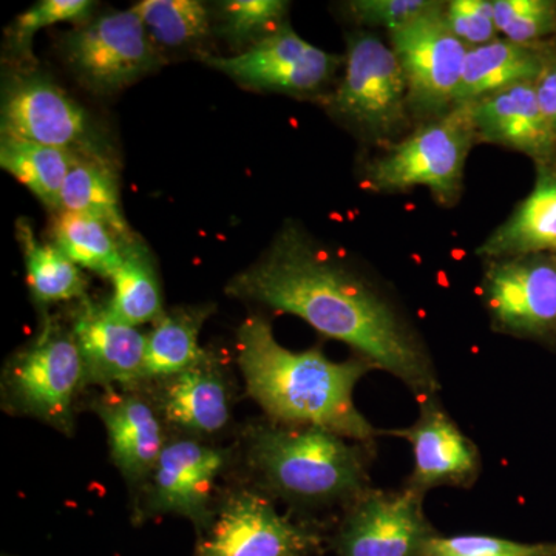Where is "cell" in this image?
Returning <instances> with one entry per match:
<instances>
[{
    "label": "cell",
    "mask_w": 556,
    "mask_h": 556,
    "mask_svg": "<svg viewBox=\"0 0 556 556\" xmlns=\"http://www.w3.org/2000/svg\"><path fill=\"white\" fill-rule=\"evenodd\" d=\"M226 294L302 318L417 396L439 390L426 343L396 303L295 223L278 230L266 254L237 274Z\"/></svg>",
    "instance_id": "1"
},
{
    "label": "cell",
    "mask_w": 556,
    "mask_h": 556,
    "mask_svg": "<svg viewBox=\"0 0 556 556\" xmlns=\"http://www.w3.org/2000/svg\"><path fill=\"white\" fill-rule=\"evenodd\" d=\"M237 361L249 396L280 426L316 427L350 441L379 437L354 404L358 380L375 369L362 357L332 362L320 350L281 346L266 318L241 324Z\"/></svg>",
    "instance_id": "2"
},
{
    "label": "cell",
    "mask_w": 556,
    "mask_h": 556,
    "mask_svg": "<svg viewBox=\"0 0 556 556\" xmlns=\"http://www.w3.org/2000/svg\"><path fill=\"white\" fill-rule=\"evenodd\" d=\"M249 459L278 495L300 503H331L364 495V448L316 427H258Z\"/></svg>",
    "instance_id": "3"
},
{
    "label": "cell",
    "mask_w": 556,
    "mask_h": 556,
    "mask_svg": "<svg viewBox=\"0 0 556 556\" xmlns=\"http://www.w3.org/2000/svg\"><path fill=\"white\" fill-rule=\"evenodd\" d=\"M477 142L471 105H455L383 146L362 167V181L378 193L427 188L441 206H455L463 195L468 155Z\"/></svg>",
    "instance_id": "4"
},
{
    "label": "cell",
    "mask_w": 556,
    "mask_h": 556,
    "mask_svg": "<svg viewBox=\"0 0 556 556\" xmlns=\"http://www.w3.org/2000/svg\"><path fill=\"white\" fill-rule=\"evenodd\" d=\"M324 102L332 115L382 148L404 138L415 124L401 64L375 33L348 36L342 79Z\"/></svg>",
    "instance_id": "5"
},
{
    "label": "cell",
    "mask_w": 556,
    "mask_h": 556,
    "mask_svg": "<svg viewBox=\"0 0 556 556\" xmlns=\"http://www.w3.org/2000/svg\"><path fill=\"white\" fill-rule=\"evenodd\" d=\"M2 382L7 402L16 412L72 433L73 402L86 382L72 329L47 318L38 338L11 358Z\"/></svg>",
    "instance_id": "6"
},
{
    "label": "cell",
    "mask_w": 556,
    "mask_h": 556,
    "mask_svg": "<svg viewBox=\"0 0 556 556\" xmlns=\"http://www.w3.org/2000/svg\"><path fill=\"white\" fill-rule=\"evenodd\" d=\"M444 2L390 33L405 80L415 126L437 119L455 108L467 47L450 30Z\"/></svg>",
    "instance_id": "7"
},
{
    "label": "cell",
    "mask_w": 556,
    "mask_h": 556,
    "mask_svg": "<svg viewBox=\"0 0 556 556\" xmlns=\"http://www.w3.org/2000/svg\"><path fill=\"white\" fill-rule=\"evenodd\" d=\"M64 54L79 83L98 94L116 93L159 65V51L134 9L112 11L68 33Z\"/></svg>",
    "instance_id": "8"
},
{
    "label": "cell",
    "mask_w": 556,
    "mask_h": 556,
    "mask_svg": "<svg viewBox=\"0 0 556 556\" xmlns=\"http://www.w3.org/2000/svg\"><path fill=\"white\" fill-rule=\"evenodd\" d=\"M482 299L497 331L556 350V255L486 260Z\"/></svg>",
    "instance_id": "9"
},
{
    "label": "cell",
    "mask_w": 556,
    "mask_h": 556,
    "mask_svg": "<svg viewBox=\"0 0 556 556\" xmlns=\"http://www.w3.org/2000/svg\"><path fill=\"white\" fill-rule=\"evenodd\" d=\"M343 61L300 38L287 24L236 56L207 58L206 64L249 89L325 98Z\"/></svg>",
    "instance_id": "10"
},
{
    "label": "cell",
    "mask_w": 556,
    "mask_h": 556,
    "mask_svg": "<svg viewBox=\"0 0 556 556\" xmlns=\"http://www.w3.org/2000/svg\"><path fill=\"white\" fill-rule=\"evenodd\" d=\"M2 135L76 153L104 156L86 109L43 75L17 76L3 91Z\"/></svg>",
    "instance_id": "11"
},
{
    "label": "cell",
    "mask_w": 556,
    "mask_h": 556,
    "mask_svg": "<svg viewBox=\"0 0 556 556\" xmlns=\"http://www.w3.org/2000/svg\"><path fill=\"white\" fill-rule=\"evenodd\" d=\"M318 536L281 517L266 497L240 492L204 530L195 556H306Z\"/></svg>",
    "instance_id": "12"
},
{
    "label": "cell",
    "mask_w": 556,
    "mask_h": 556,
    "mask_svg": "<svg viewBox=\"0 0 556 556\" xmlns=\"http://www.w3.org/2000/svg\"><path fill=\"white\" fill-rule=\"evenodd\" d=\"M422 493L365 492L357 497L338 538L339 556H422L434 535L422 510Z\"/></svg>",
    "instance_id": "13"
},
{
    "label": "cell",
    "mask_w": 556,
    "mask_h": 556,
    "mask_svg": "<svg viewBox=\"0 0 556 556\" xmlns=\"http://www.w3.org/2000/svg\"><path fill=\"white\" fill-rule=\"evenodd\" d=\"M419 417L412 427L380 431L412 445L415 467L409 489L419 493L439 485L468 486L481 470L479 450L439 404L437 394L420 397Z\"/></svg>",
    "instance_id": "14"
},
{
    "label": "cell",
    "mask_w": 556,
    "mask_h": 556,
    "mask_svg": "<svg viewBox=\"0 0 556 556\" xmlns=\"http://www.w3.org/2000/svg\"><path fill=\"white\" fill-rule=\"evenodd\" d=\"M86 369V382L129 388L144 380L148 336L124 324L108 305L83 299L70 324Z\"/></svg>",
    "instance_id": "15"
},
{
    "label": "cell",
    "mask_w": 556,
    "mask_h": 556,
    "mask_svg": "<svg viewBox=\"0 0 556 556\" xmlns=\"http://www.w3.org/2000/svg\"><path fill=\"white\" fill-rule=\"evenodd\" d=\"M226 460V450L190 439L167 444L150 475V508L188 518L206 530L214 519L208 510L212 489Z\"/></svg>",
    "instance_id": "16"
},
{
    "label": "cell",
    "mask_w": 556,
    "mask_h": 556,
    "mask_svg": "<svg viewBox=\"0 0 556 556\" xmlns=\"http://www.w3.org/2000/svg\"><path fill=\"white\" fill-rule=\"evenodd\" d=\"M470 105L478 142L522 153L535 167L556 166V135L538 102L535 83L508 87Z\"/></svg>",
    "instance_id": "17"
},
{
    "label": "cell",
    "mask_w": 556,
    "mask_h": 556,
    "mask_svg": "<svg viewBox=\"0 0 556 556\" xmlns=\"http://www.w3.org/2000/svg\"><path fill=\"white\" fill-rule=\"evenodd\" d=\"M94 409L108 430L110 453L123 477L130 482L150 477L167 445L155 409L141 397L115 393L102 397Z\"/></svg>",
    "instance_id": "18"
},
{
    "label": "cell",
    "mask_w": 556,
    "mask_h": 556,
    "mask_svg": "<svg viewBox=\"0 0 556 556\" xmlns=\"http://www.w3.org/2000/svg\"><path fill=\"white\" fill-rule=\"evenodd\" d=\"M533 189L477 249L486 260L556 255V166L535 167Z\"/></svg>",
    "instance_id": "19"
},
{
    "label": "cell",
    "mask_w": 556,
    "mask_h": 556,
    "mask_svg": "<svg viewBox=\"0 0 556 556\" xmlns=\"http://www.w3.org/2000/svg\"><path fill=\"white\" fill-rule=\"evenodd\" d=\"M556 43L521 46L504 38L468 49L455 105L473 104L522 83H535Z\"/></svg>",
    "instance_id": "20"
},
{
    "label": "cell",
    "mask_w": 556,
    "mask_h": 556,
    "mask_svg": "<svg viewBox=\"0 0 556 556\" xmlns=\"http://www.w3.org/2000/svg\"><path fill=\"white\" fill-rule=\"evenodd\" d=\"M160 402L163 416L190 433H218L230 419L228 387L211 362L164 379Z\"/></svg>",
    "instance_id": "21"
},
{
    "label": "cell",
    "mask_w": 556,
    "mask_h": 556,
    "mask_svg": "<svg viewBox=\"0 0 556 556\" xmlns=\"http://www.w3.org/2000/svg\"><path fill=\"white\" fill-rule=\"evenodd\" d=\"M60 211L100 219L124 243L137 237L124 218L115 167L104 156L76 155L62 186Z\"/></svg>",
    "instance_id": "22"
},
{
    "label": "cell",
    "mask_w": 556,
    "mask_h": 556,
    "mask_svg": "<svg viewBox=\"0 0 556 556\" xmlns=\"http://www.w3.org/2000/svg\"><path fill=\"white\" fill-rule=\"evenodd\" d=\"M208 314L207 306H189L164 313L148 334L144 380L169 379L211 362L199 343L200 329Z\"/></svg>",
    "instance_id": "23"
},
{
    "label": "cell",
    "mask_w": 556,
    "mask_h": 556,
    "mask_svg": "<svg viewBox=\"0 0 556 556\" xmlns=\"http://www.w3.org/2000/svg\"><path fill=\"white\" fill-rule=\"evenodd\" d=\"M108 308L124 324L138 328L164 316L163 298L149 249L138 237L123 244V262L112 278Z\"/></svg>",
    "instance_id": "24"
},
{
    "label": "cell",
    "mask_w": 556,
    "mask_h": 556,
    "mask_svg": "<svg viewBox=\"0 0 556 556\" xmlns=\"http://www.w3.org/2000/svg\"><path fill=\"white\" fill-rule=\"evenodd\" d=\"M16 233L24 254L28 287L36 302H70L87 298L83 270L56 244L38 240L30 222L25 218L17 219Z\"/></svg>",
    "instance_id": "25"
},
{
    "label": "cell",
    "mask_w": 556,
    "mask_h": 556,
    "mask_svg": "<svg viewBox=\"0 0 556 556\" xmlns=\"http://www.w3.org/2000/svg\"><path fill=\"white\" fill-rule=\"evenodd\" d=\"M76 153L50 148L27 139L2 135L0 139V166L13 175L43 206L58 212L61 192Z\"/></svg>",
    "instance_id": "26"
},
{
    "label": "cell",
    "mask_w": 556,
    "mask_h": 556,
    "mask_svg": "<svg viewBox=\"0 0 556 556\" xmlns=\"http://www.w3.org/2000/svg\"><path fill=\"white\" fill-rule=\"evenodd\" d=\"M53 241L73 263L104 278H112L123 262L124 241L100 219L73 212H56Z\"/></svg>",
    "instance_id": "27"
},
{
    "label": "cell",
    "mask_w": 556,
    "mask_h": 556,
    "mask_svg": "<svg viewBox=\"0 0 556 556\" xmlns=\"http://www.w3.org/2000/svg\"><path fill=\"white\" fill-rule=\"evenodd\" d=\"M153 43L190 46L211 33V16L199 0H142L134 7Z\"/></svg>",
    "instance_id": "28"
},
{
    "label": "cell",
    "mask_w": 556,
    "mask_h": 556,
    "mask_svg": "<svg viewBox=\"0 0 556 556\" xmlns=\"http://www.w3.org/2000/svg\"><path fill=\"white\" fill-rule=\"evenodd\" d=\"M497 33L521 46L556 43V0H492Z\"/></svg>",
    "instance_id": "29"
},
{
    "label": "cell",
    "mask_w": 556,
    "mask_h": 556,
    "mask_svg": "<svg viewBox=\"0 0 556 556\" xmlns=\"http://www.w3.org/2000/svg\"><path fill=\"white\" fill-rule=\"evenodd\" d=\"M288 10L283 0H229L219 7L222 33L239 46H254L287 25Z\"/></svg>",
    "instance_id": "30"
},
{
    "label": "cell",
    "mask_w": 556,
    "mask_h": 556,
    "mask_svg": "<svg viewBox=\"0 0 556 556\" xmlns=\"http://www.w3.org/2000/svg\"><path fill=\"white\" fill-rule=\"evenodd\" d=\"M422 556H556V543H522L492 535H453L434 533Z\"/></svg>",
    "instance_id": "31"
},
{
    "label": "cell",
    "mask_w": 556,
    "mask_h": 556,
    "mask_svg": "<svg viewBox=\"0 0 556 556\" xmlns=\"http://www.w3.org/2000/svg\"><path fill=\"white\" fill-rule=\"evenodd\" d=\"M93 9L90 0H42L14 21L10 31L11 49L17 54H28L36 33L61 22L84 24L90 21Z\"/></svg>",
    "instance_id": "32"
},
{
    "label": "cell",
    "mask_w": 556,
    "mask_h": 556,
    "mask_svg": "<svg viewBox=\"0 0 556 556\" xmlns=\"http://www.w3.org/2000/svg\"><path fill=\"white\" fill-rule=\"evenodd\" d=\"M444 20L467 49L497 39L492 0H452L445 3Z\"/></svg>",
    "instance_id": "33"
},
{
    "label": "cell",
    "mask_w": 556,
    "mask_h": 556,
    "mask_svg": "<svg viewBox=\"0 0 556 556\" xmlns=\"http://www.w3.org/2000/svg\"><path fill=\"white\" fill-rule=\"evenodd\" d=\"M437 3L431 0H354L346 3L345 10L357 24L391 31L427 13Z\"/></svg>",
    "instance_id": "34"
},
{
    "label": "cell",
    "mask_w": 556,
    "mask_h": 556,
    "mask_svg": "<svg viewBox=\"0 0 556 556\" xmlns=\"http://www.w3.org/2000/svg\"><path fill=\"white\" fill-rule=\"evenodd\" d=\"M535 90L540 108L556 135V51L548 58L543 72L538 76Z\"/></svg>",
    "instance_id": "35"
},
{
    "label": "cell",
    "mask_w": 556,
    "mask_h": 556,
    "mask_svg": "<svg viewBox=\"0 0 556 556\" xmlns=\"http://www.w3.org/2000/svg\"><path fill=\"white\" fill-rule=\"evenodd\" d=\"M3 556H7V555H3Z\"/></svg>",
    "instance_id": "36"
}]
</instances>
